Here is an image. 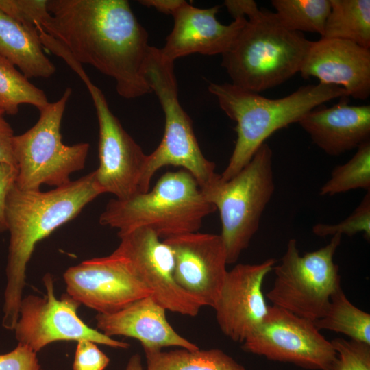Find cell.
<instances>
[{
  "mask_svg": "<svg viewBox=\"0 0 370 370\" xmlns=\"http://www.w3.org/2000/svg\"><path fill=\"white\" fill-rule=\"evenodd\" d=\"M298 123L318 147L332 156L370 140L369 105L352 106L346 99L329 108L321 105Z\"/></svg>",
  "mask_w": 370,
  "mask_h": 370,
  "instance_id": "20",
  "label": "cell"
},
{
  "mask_svg": "<svg viewBox=\"0 0 370 370\" xmlns=\"http://www.w3.org/2000/svg\"><path fill=\"white\" fill-rule=\"evenodd\" d=\"M166 310L149 295L115 312L97 313L95 319L97 328L106 336L135 338L141 343L144 352L161 351L166 347L199 349L174 330L166 319Z\"/></svg>",
  "mask_w": 370,
  "mask_h": 370,
  "instance_id": "19",
  "label": "cell"
},
{
  "mask_svg": "<svg viewBox=\"0 0 370 370\" xmlns=\"http://www.w3.org/2000/svg\"><path fill=\"white\" fill-rule=\"evenodd\" d=\"M242 343L246 352L312 370H327L336 358L331 342L313 321L274 305Z\"/></svg>",
  "mask_w": 370,
  "mask_h": 370,
  "instance_id": "10",
  "label": "cell"
},
{
  "mask_svg": "<svg viewBox=\"0 0 370 370\" xmlns=\"http://www.w3.org/2000/svg\"><path fill=\"white\" fill-rule=\"evenodd\" d=\"M0 55L28 79L48 78L56 71L45 55L34 28L28 29L1 9Z\"/></svg>",
  "mask_w": 370,
  "mask_h": 370,
  "instance_id": "21",
  "label": "cell"
},
{
  "mask_svg": "<svg viewBox=\"0 0 370 370\" xmlns=\"http://www.w3.org/2000/svg\"><path fill=\"white\" fill-rule=\"evenodd\" d=\"M14 136L10 124L3 116H0V163H7L17 167L12 150Z\"/></svg>",
  "mask_w": 370,
  "mask_h": 370,
  "instance_id": "33",
  "label": "cell"
},
{
  "mask_svg": "<svg viewBox=\"0 0 370 370\" xmlns=\"http://www.w3.org/2000/svg\"><path fill=\"white\" fill-rule=\"evenodd\" d=\"M79 64L112 78L117 93L151 92L145 77L148 33L126 0H47L33 21Z\"/></svg>",
  "mask_w": 370,
  "mask_h": 370,
  "instance_id": "1",
  "label": "cell"
},
{
  "mask_svg": "<svg viewBox=\"0 0 370 370\" xmlns=\"http://www.w3.org/2000/svg\"><path fill=\"white\" fill-rule=\"evenodd\" d=\"M356 189L370 190V140L359 146L347 162L332 170L319 195L333 196Z\"/></svg>",
  "mask_w": 370,
  "mask_h": 370,
  "instance_id": "27",
  "label": "cell"
},
{
  "mask_svg": "<svg viewBox=\"0 0 370 370\" xmlns=\"http://www.w3.org/2000/svg\"><path fill=\"white\" fill-rule=\"evenodd\" d=\"M208 91L236 123L237 138L228 164L220 174L223 181L231 179L248 164L275 132L299 123L308 112L325 102L348 97L341 87L320 83L301 86L289 95L275 99L232 83H211Z\"/></svg>",
  "mask_w": 370,
  "mask_h": 370,
  "instance_id": "3",
  "label": "cell"
},
{
  "mask_svg": "<svg viewBox=\"0 0 370 370\" xmlns=\"http://www.w3.org/2000/svg\"><path fill=\"white\" fill-rule=\"evenodd\" d=\"M273 151L262 144L251 160L227 181L220 177L201 189L219 210L227 263H235L259 228L261 217L275 190Z\"/></svg>",
  "mask_w": 370,
  "mask_h": 370,
  "instance_id": "7",
  "label": "cell"
},
{
  "mask_svg": "<svg viewBox=\"0 0 370 370\" xmlns=\"http://www.w3.org/2000/svg\"><path fill=\"white\" fill-rule=\"evenodd\" d=\"M219 6L199 8L184 1L172 14L173 27L164 46L160 49L164 59L174 62L193 54L224 53L232 45L247 18L238 17L228 24L221 23L216 15Z\"/></svg>",
  "mask_w": 370,
  "mask_h": 370,
  "instance_id": "18",
  "label": "cell"
},
{
  "mask_svg": "<svg viewBox=\"0 0 370 370\" xmlns=\"http://www.w3.org/2000/svg\"><path fill=\"white\" fill-rule=\"evenodd\" d=\"M216 210L195 178L182 169L166 172L145 193L110 199L99 223L118 229L117 234L147 227L164 240L198 232L204 219Z\"/></svg>",
  "mask_w": 370,
  "mask_h": 370,
  "instance_id": "5",
  "label": "cell"
},
{
  "mask_svg": "<svg viewBox=\"0 0 370 370\" xmlns=\"http://www.w3.org/2000/svg\"><path fill=\"white\" fill-rule=\"evenodd\" d=\"M314 324L319 330L341 333L370 345V314L354 306L341 287L332 295L324 314Z\"/></svg>",
  "mask_w": 370,
  "mask_h": 370,
  "instance_id": "24",
  "label": "cell"
},
{
  "mask_svg": "<svg viewBox=\"0 0 370 370\" xmlns=\"http://www.w3.org/2000/svg\"><path fill=\"white\" fill-rule=\"evenodd\" d=\"M299 73L320 84L341 87L348 97L366 99L370 95V49L353 42L321 38L311 41Z\"/></svg>",
  "mask_w": 370,
  "mask_h": 370,
  "instance_id": "17",
  "label": "cell"
},
{
  "mask_svg": "<svg viewBox=\"0 0 370 370\" xmlns=\"http://www.w3.org/2000/svg\"><path fill=\"white\" fill-rule=\"evenodd\" d=\"M49 103L42 90L0 55V108L5 113L16 114L21 104L34 106L39 110Z\"/></svg>",
  "mask_w": 370,
  "mask_h": 370,
  "instance_id": "25",
  "label": "cell"
},
{
  "mask_svg": "<svg viewBox=\"0 0 370 370\" xmlns=\"http://www.w3.org/2000/svg\"><path fill=\"white\" fill-rule=\"evenodd\" d=\"M224 5L234 19L238 17L247 18L259 9L253 0H226Z\"/></svg>",
  "mask_w": 370,
  "mask_h": 370,
  "instance_id": "34",
  "label": "cell"
},
{
  "mask_svg": "<svg viewBox=\"0 0 370 370\" xmlns=\"http://www.w3.org/2000/svg\"><path fill=\"white\" fill-rule=\"evenodd\" d=\"M145 77L164 114V132L159 145L147 158L140 191L149 190L156 172L163 166H180L204 189L220 177L215 164L203 154L193 131L191 119L178 99L174 62L164 59L160 49L151 47L145 66Z\"/></svg>",
  "mask_w": 370,
  "mask_h": 370,
  "instance_id": "6",
  "label": "cell"
},
{
  "mask_svg": "<svg viewBox=\"0 0 370 370\" xmlns=\"http://www.w3.org/2000/svg\"><path fill=\"white\" fill-rule=\"evenodd\" d=\"M327 370H328V369H327Z\"/></svg>",
  "mask_w": 370,
  "mask_h": 370,
  "instance_id": "38",
  "label": "cell"
},
{
  "mask_svg": "<svg viewBox=\"0 0 370 370\" xmlns=\"http://www.w3.org/2000/svg\"><path fill=\"white\" fill-rule=\"evenodd\" d=\"M314 234L320 237L335 234L353 236L363 233L367 240L370 238V190L352 214L342 221L334 223H317L312 227Z\"/></svg>",
  "mask_w": 370,
  "mask_h": 370,
  "instance_id": "28",
  "label": "cell"
},
{
  "mask_svg": "<svg viewBox=\"0 0 370 370\" xmlns=\"http://www.w3.org/2000/svg\"><path fill=\"white\" fill-rule=\"evenodd\" d=\"M4 114V111L0 108V116H3Z\"/></svg>",
  "mask_w": 370,
  "mask_h": 370,
  "instance_id": "37",
  "label": "cell"
},
{
  "mask_svg": "<svg viewBox=\"0 0 370 370\" xmlns=\"http://www.w3.org/2000/svg\"><path fill=\"white\" fill-rule=\"evenodd\" d=\"M311 41L286 27L275 12L258 9L247 18L221 65L232 84L257 92L299 72Z\"/></svg>",
  "mask_w": 370,
  "mask_h": 370,
  "instance_id": "4",
  "label": "cell"
},
{
  "mask_svg": "<svg viewBox=\"0 0 370 370\" xmlns=\"http://www.w3.org/2000/svg\"><path fill=\"white\" fill-rule=\"evenodd\" d=\"M72 90L39 110L36 124L14 136L13 155L18 169L16 185L21 190H39L43 184L56 187L69 182L72 173L82 169L89 144L66 145L62 142L60 125Z\"/></svg>",
  "mask_w": 370,
  "mask_h": 370,
  "instance_id": "8",
  "label": "cell"
},
{
  "mask_svg": "<svg viewBox=\"0 0 370 370\" xmlns=\"http://www.w3.org/2000/svg\"><path fill=\"white\" fill-rule=\"evenodd\" d=\"M101 194L95 171L47 192L12 186L5 204L10 232L2 320L5 329L14 330L18 319L27 265L36 244Z\"/></svg>",
  "mask_w": 370,
  "mask_h": 370,
  "instance_id": "2",
  "label": "cell"
},
{
  "mask_svg": "<svg viewBox=\"0 0 370 370\" xmlns=\"http://www.w3.org/2000/svg\"><path fill=\"white\" fill-rule=\"evenodd\" d=\"M184 1V0H142L138 2L143 5L153 8L161 13L172 16Z\"/></svg>",
  "mask_w": 370,
  "mask_h": 370,
  "instance_id": "35",
  "label": "cell"
},
{
  "mask_svg": "<svg viewBox=\"0 0 370 370\" xmlns=\"http://www.w3.org/2000/svg\"><path fill=\"white\" fill-rule=\"evenodd\" d=\"M79 77L92 98L99 123V165L95 171L103 193L124 200L140 193V183L147 154L110 110L104 94L85 71Z\"/></svg>",
  "mask_w": 370,
  "mask_h": 370,
  "instance_id": "12",
  "label": "cell"
},
{
  "mask_svg": "<svg viewBox=\"0 0 370 370\" xmlns=\"http://www.w3.org/2000/svg\"><path fill=\"white\" fill-rule=\"evenodd\" d=\"M120 243L114 251L149 289L151 296L166 310L190 317L202 307L184 291L174 278L171 247L151 229L138 227L118 234Z\"/></svg>",
  "mask_w": 370,
  "mask_h": 370,
  "instance_id": "13",
  "label": "cell"
},
{
  "mask_svg": "<svg viewBox=\"0 0 370 370\" xmlns=\"http://www.w3.org/2000/svg\"><path fill=\"white\" fill-rule=\"evenodd\" d=\"M109 362L97 343L88 340L77 341L73 370H104Z\"/></svg>",
  "mask_w": 370,
  "mask_h": 370,
  "instance_id": "30",
  "label": "cell"
},
{
  "mask_svg": "<svg viewBox=\"0 0 370 370\" xmlns=\"http://www.w3.org/2000/svg\"><path fill=\"white\" fill-rule=\"evenodd\" d=\"M63 278L66 294L99 314L115 312L151 295L125 260L114 251L69 267Z\"/></svg>",
  "mask_w": 370,
  "mask_h": 370,
  "instance_id": "14",
  "label": "cell"
},
{
  "mask_svg": "<svg viewBox=\"0 0 370 370\" xmlns=\"http://www.w3.org/2000/svg\"><path fill=\"white\" fill-rule=\"evenodd\" d=\"M125 370H144L140 356L138 354L132 355Z\"/></svg>",
  "mask_w": 370,
  "mask_h": 370,
  "instance_id": "36",
  "label": "cell"
},
{
  "mask_svg": "<svg viewBox=\"0 0 370 370\" xmlns=\"http://www.w3.org/2000/svg\"><path fill=\"white\" fill-rule=\"evenodd\" d=\"M163 241L173 251L180 287L202 307L214 308L227 272L221 236L194 232Z\"/></svg>",
  "mask_w": 370,
  "mask_h": 370,
  "instance_id": "15",
  "label": "cell"
},
{
  "mask_svg": "<svg viewBox=\"0 0 370 370\" xmlns=\"http://www.w3.org/2000/svg\"><path fill=\"white\" fill-rule=\"evenodd\" d=\"M43 282L46 293L42 297L31 295L21 300L14 328L18 343L36 353L56 341L88 340L113 348L130 347L128 343L114 340L86 325L77 312L80 304L68 294L57 299L49 273L44 276Z\"/></svg>",
  "mask_w": 370,
  "mask_h": 370,
  "instance_id": "11",
  "label": "cell"
},
{
  "mask_svg": "<svg viewBox=\"0 0 370 370\" xmlns=\"http://www.w3.org/2000/svg\"><path fill=\"white\" fill-rule=\"evenodd\" d=\"M275 260L258 264H238L227 271L214 306L222 332L235 342L243 341L265 318L269 306L262 287Z\"/></svg>",
  "mask_w": 370,
  "mask_h": 370,
  "instance_id": "16",
  "label": "cell"
},
{
  "mask_svg": "<svg viewBox=\"0 0 370 370\" xmlns=\"http://www.w3.org/2000/svg\"><path fill=\"white\" fill-rule=\"evenodd\" d=\"M146 370H245L219 349L145 352Z\"/></svg>",
  "mask_w": 370,
  "mask_h": 370,
  "instance_id": "23",
  "label": "cell"
},
{
  "mask_svg": "<svg viewBox=\"0 0 370 370\" xmlns=\"http://www.w3.org/2000/svg\"><path fill=\"white\" fill-rule=\"evenodd\" d=\"M271 4L288 29L323 36L331 8L330 0H272Z\"/></svg>",
  "mask_w": 370,
  "mask_h": 370,
  "instance_id": "26",
  "label": "cell"
},
{
  "mask_svg": "<svg viewBox=\"0 0 370 370\" xmlns=\"http://www.w3.org/2000/svg\"><path fill=\"white\" fill-rule=\"evenodd\" d=\"M336 358L328 370H370V345L343 338L331 341Z\"/></svg>",
  "mask_w": 370,
  "mask_h": 370,
  "instance_id": "29",
  "label": "cell"
},
{
  "mask_svg": "<svg viewBox=\"0 0 370 370\" xmlns=\"http://www.w3.org/2000/svg\"><path fill=\"white\" fill-rule=\"evenodd\" d=\"M342 236L335 234L325 246L299 254L297 241H288L275 280L266 297L273 305L315 321L325 313L332 295L341 286L338 266L334 261Z\"/></svg>",
  "mask_w": 370,
  "mask_h": 370,
  "instance_id": "9",
  "label": "cell"
},
{
  "mask_svg": "<svg viewBox=\"0 0 370 370\" xmlns=\"http://www.w3.org/2000/svg\"><path fill=\"white\" fill-rule=\"evenodd\" d=\"M18 175L16 166L0 163V232L7 230L5 219V204L8 192L16 183Z\"/></svg>",
  "mask_w": 370,
  "mask_h": 370,
  "instance_id": "32",
  "label": "cell"
},
{
  "mask_svg": "<svg viewBox=\"0 0 370 370\" xmlns=\"http://www.w3.org/2000/svg\"><path fill=\"white\" fill-rule=\"evenodd\" d=\"M330 2V12L321 38L346 40L370 49V1Z\"/></svg>",
  "mask_w": 370,
  "mask_h": 370,
  "instance_id": "22",
  "label": "cell"
},
{
  "mask_svg": "<svg viewBox=\"0 0 370 370\" xmlns=\"http://www.w3.org/2000/svg\"><path fill=\"white\" fill-rule=\"evenodd\" d=\"M0 370H43L36 353L29 347L18 343L11 352L0 354Z\"/></svg>",
  "mask_w": 370,
  "mask_h": 370,
  "instance_id": "31",
  "label": "cell"
}]
</instances>
